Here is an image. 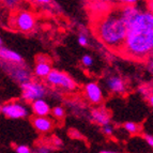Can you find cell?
Returning <instances> with one entry per match:
<instances>
[{"instance_id":"obj_10","label":"cell","mask_w":153,"mask_h":153,"mask_svg":"<svg viewBox=\"0 0 153 153\" xmlns=\"http://www.w3.org/2000/svg\"><path fill=\"white\" fill-rule=\"evenodd\" d=\"M32 125L36 131L41 133L51 132L54 128V122L47 118V116H36L32 118Z\"/></svg>"},{"instance_id":"obj_11","label":"cell","mask_w":153,"mask_h":153,"mask_svg":"<svg viewBox=\"0 0 153 153\" xmlns=\"http://www.w3.org/2000/svg\"><path fill=\"white\" fill-rule=\"evenodd\" d=\"M31 109L36 116H47L51 112V106L43 99H38L31 102Z\"/></svg>"},{"instance_id":"obj_9","label":"cell","mask_w":153,"mask_h":153,"mask_svg":"<svg viewBox=\"0 0 153 153\" xmlns=\"http://www.w3.org/2000/svg\"><path fill=\"white\" fill-rule=\"evenodd\" d=\"M51 65L49 59L46 56H39L36 59V64L34 66V74L38 77H45L51 73Z\"/></svg>"},{"instance_id":"obj_22","label":"cell","mask_w":153,"mask_h":153,"mask_svg":"<svg viewBox=\"0 0 153 153\" xmlns=\"http://www.w3.org/2000/svg\"><path fill=\"white\" fill-rule=\"evenodd\" d=\"M15 151L17 153H30L31 152L30 148H29L28 146H25V145L17 146L15 148Z\"/></svg>"},{"instance_id":"obj_6","label":"cell","mask_w":153,"mask_h":153,"mask_svg":"<svg viewBox=\"0 0 153 153\" xmlns=\"http://www.w3.org/2000/svg\"><path fill=\"white\" fill-rule=\"evenodd\" d=\"M2 114L10 119H22L28 115V108L21 103L12 102L3 105Z\"/></svg>"},{"instance_id":"obj_15","label":"cell","mask_w":153,"mask_h":153,"mask_svg":"<svg viewBox=\"0 0 153 153\" xmlns=\"http://www.w3.org/2000/svg\"><path fill=\"white\" fill-rule=\"evenodd\" d=\"M123 128H124V130L126 131V132L130 133V134H137V133L140 131L139 125L134 122H125L124 125H123Z\"/></svg>"},{"instance_id":"obj_31","label":"cell","mask_w":153,"mask_h":153,"mask_svg":"<svg viewBox=\"0 0 153 153\" xmlns=\"http://www.w3.org/2000/svg\"><path fill=\"white\" fill-rule=\"evenodd\" d=\"M2 45V40H1V38H0V46Z\"/></svg>"},{"instance_id":"obj_18","label":"cell","mask_w":153,"mask_h":153,"mask_svg":"<svg viewBox=\"0 0 153 153\" xmlns=\"http://www.w3.org/2000/svg\"><path fill=\"white\" fill-rule=\"evenodd\" d=\"M77 42H78V44L80 46H87L88 43H89L87 36H86V34H84V33H80V34H79L78 39H77Z\"/></svg>"},{"instance_id":"obj_2","label":"cell","mask_w":153,"mask_h":153,"mask_svg":"<svg viewBox=\"0 0 153 153\" xmlns=\"http://www.w3.org/2000/svg\"><path fill=\"white\" fill-rule=\"evenodd\" d=\"M128 22L123 16L120 5L100 17L94 24V34L110 51L120 54L128 34Z\"/></svg>"},{"instance_id":"obj_4","label":"cell","mask_w":153,"mask_h":153,"mask_svg":"<svg viewBox=\"0 0 153 153\" xmlns=\"http://www.w3.org/2000/svg\"><path fill=\"white\" fill-rule=\"evenodd\" d=\"M22 92H23V99L27 102H33L34 100L43 99L46 95V88L43 85L38 82H22Z\"/></svg>"},{"instance_id":"obj_8","label":"cell","mask_w":153,"mask_h":153,"mask_svg":"<svg viewBox=\"0 0 153 153\" xmlns=\"http://www.w3.org/2000/svg\"><path fill=\"white\" fill-rule=\"evenodd\" d=\"M106 88L108 89V91L116 94H123L126 91L124 80L117 75H112L106 79Z\"/></svg>"},{"instance_id":"obj_17","label":"cell","mask_w":153,"mask_h":153,"mask_svg":"<svg viewBox=\"0 0 153 153\" xmlns=\"http://www.w3.org/2000/svg\"><path fill=\"white\" fill-rule=\"evenodd\" d=\"M145 62H146V66H147L148 71H150L151 73H153V53H151V54L147 57Z\"/></svg>"},{"instance_id":"obj_16","label":"cell","mask_w":153,"mask_h":153,"mask_svg":"<svg viewBox=\"0 0 153 153\" xmlns=\"http://www.w3.org/2000/svg\"><path fill=\"white\" fill-rule=\"evenodd\" d=\"M51 114L57 119H62L65 116V110H64V108L62 106H56V107L51 109Z\"/></svg>"},{"instance_id":"obj_12","label":"cell","mask_w":153,"mask_h":153,"mask_svg":"<svg viewBox=\"0 0 153 153\" xmlns=\"http://www.w3.org/2000/svg\"><path fill=\"white\" fill-rule=\"evenodd\" d=\"M16 64L18 63H15V65H13L10 69L11 76L15 79V80L21 82V84L30 80V77H31L30 72L27 69H25V68H23V66H16Z\"/></svg>"},{"instance_id":"obj_24","label":"cell","mask_w":153,"mask_h":153,"mask_svg":"<svg viewBox=\"0 0 153 153\" xmlns=\"http://www.w3.org/2000/svg\"><path fill=\"white\" fill-rule=\"evenodd\" d=\"M145 140L151 148H153V135H145Z\"/></svg>"},{"instance_id":"obj_13","label":"cell","mask_w":153,"mask_h":153,"mask_svg":"<svg viewBox=\"0 0 153 153\" xmlns=\"http://www.w3.org/2000/svg\"><path fill=\"white\" fill-rule=\"evenodd\" d=\"M0 59H2L4 61L12 62V63H23V58L18 53L2 47V46H0Z\"/></svg>"},{"instance_id":"obj_14","label":"cell","mask_w":153,"mask_h":153,"mask_svg":"<svg viewBox=\"0 0 153 153\" xmlns=\"http://www.w3.org/2000/svg\"><path fill=\"white\" fill-rule=\"evenodd\" d=\"M91 119L94 121L95 123L100 125H104L110 123V115L107 110H105L104 108H97L91 111Z\"/></svg>"},{"instance_id":"obj_29","label":"cell","mask_w":153,"mask_h":153,"mask_svg":"<svg viewBox=\"0 0 153 153\" xmlns=\"http://www.w3.org/2000/svg\"><path fill=\"white\" fill-rule=\"evenodd\" d=\"M101 1H105V2H108V3H114V2H116V0H101Z\"/></svg>"},{"instance_id":"obj_5","label":"cell","mask_w":153,"mask_h":153,"mask_svg":"<svg viewBox=\"0 0 153 153\" xmlns=\"http://www.w3.org/2000/svg\"><path fill=\"white\" fill-rule=\"evenodd\" d=\"M14 29L21 32H30L36 27V17L28 11H19L12 19Z\"/></svg>"},{"instance_id":"obj_23","label":"cell","mask_w":153,"mask_h":153,"mask_svg":"<svg viewBox=\"0 0 153 153\" xmlns=\"http://www.w3.org/2000/svg\"><path fill=\"white\" fill-rule=\"evenodd\" d=\"M3 3H4L8 8L14 9L15 7H17V4L19 3V0H3Z\"/></svg>"},{"instance_id":"obj_30","label":"cell","mask_w":153,"mask_h":153,"mask_svg":"<svg viewBox=\"0 0 153 153\" xmlns=\"http://www.w3.org/2000/svg\"><path fill=\"white\" fill-rule=\"evenodd\" d=\"M0 114H2V107H1V105H0Z\"/></svg>"},{"instance_id":"obj_25","label":"cell","mask_w":153,"mask_h":153,"mask_svg":"<svg viewBox=\"0 0 153 153\" xmlns=\"http://www.w3.org/2000/svg\"><path fill=\"white\" fill-rule=\"evenodd\" d=\"M47 147H40L38 149V152L40 153H47V152H51V149H46Z\"/></svg>"},{"instance_id":"obj_27","label":"cell","mask_w":153,"mask_h":153,"mask_svg":"<svg viewBox=\"0 0 153 153\" xmlns=\"http://www.w3.org/2000/svg\"><path fill=\"white\" fill-rule=\"evenodd\" d=\"M148 102H149V104H150L151 107H153V91L148 95Z\"/></svg>"},{"instance_id":"obj_1","label":"cell","mask_w":153,"mask_h":153,"mask_svg":"<svg viewBox=\"0 0 153 153\" xmlns=\"http://www.w3.org/2000/svg\"><path fill=\"white\" fill-rule=\"evenodd\" d=\"M153 53V10H140L128 23V34L120 54L136 61H145Z\"/></svg>"},{"instance_id":"obj_7","label":"cell","mask_w":153,"mask_h":153,"mask_svg":"<svg viewBox=\"0 0 153 153\" xmlns=\"http://www.w3.org/2000/svg\"><path fill=\"white\" fill-rule=\"evenodd\" d=\"M84 93L86 99L92 104H101L103 102V91L97 82H89L85 86Z\"/></svg>"},{"instance_id":"obj_28","label":"cell","mask_w":153,"mask_h":153,"mask_svg":"<svg viewBox=\"0 0 153 153\" xmlns=\"http://www.w3.org/2000/svg\"><path fill=\"white\" fill-rule=\"evenodd\" d=\"M54 143H56V146H61L62 141L60 140V138H54Z\"/></svg>"},{"instance_id":"obj_21","label":"cell","mask_w":153,"mask_h":153,"mask_svg":"<svg viewBox=\"0 0 153 153\" xmlns=\"http://www.w3.org/2000/svg\"><path fill=\"white\" fill-rule=\"evenodd\" d=\"M102 130H103V133L107 136L112 135V133H114V128H112V125L110 124V123H107V124L103 125Z\"/></svg>"},{"instance_id":"obj_20","label":"cell","mask_w":153,"mask_h":153,"mask_svg":"<svg viewBox=\"0 0 153 153\" xmlns=\"http://www.w3.org/2000/svg\"><path fill=\"white\" fill-rule=\"evenodd\" d=\"M82 63L84 64L85 66H91L92 64H93V59H92V57L89 56V55H85L82 58Z\"/></svg>"},{"instance_id":"obj_19","label":"cell","mask_w":153,"mask_h":153,"mask_svg":"<svg viewBox=\"0 0 153 153\" xmlns=\"http://www.w3.org/2000/svg\"><path fill=\"white\" fill-rule=\"evenodd\" d=\"M139 0H116V3L118 5H132L137 4Z\"/></svg>"},{"instance_id":"obj_3","label":"cell","mask_w":153,"mask_h":153,"mask_svg":"<svg viewBox=\"0 0 153 153\" xmlns=\"http://www.w3.org/2000/svg\"><path fill=\"white\" fill-rule=\"evenodd\" d=\"M46 82L51 85V87L59 88V89L65 90V91H73L76 89V82L70 75L58 70H51L47 76Z\"/></svg>"},{"instance_id":"obj_26","label":"cell","mask_w":153,"mask_h":153,"mask_svg":"<svg viewBox=\"0 0 153 153\" xmlns=\"http://www.w3.org/2000/svg\"><path fill=\"white\" fill-rule=\"evenodd\" d=\"M36 3H39V4L45 5V4H49L51 0H36Z\"/></svg>"}]
</instances>
